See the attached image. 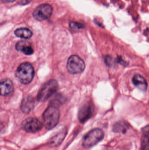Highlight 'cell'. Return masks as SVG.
I'll list each match as a JSON object with an SVG mask.
<instances>
[{
  "mask_svg": "<svg viewBox=\"0 0 149 150\" xmlns=\"http://www.w3.org/2000/svg\"><path fill=\"white\" fill-rule=\"evenodd\" d=\"M32 0H17L16 1L18 4L20 5H25L30 3Z\"/></svg>",
  "mask_w": 149,
  "mask_h": 150,
  "instance_id": "obj_20",
  "label": "cell"
},
{
  "mask_svg": "<svg viewBox=\"0 0 149 150\" xmlns=\"http://www.w3.org/2000/svg\"><path fill=\"white\" fill-rule=\"evenodd\" d=\"M65 101V99L61 96H57V97L53 100L51 105L57 107V106L61 105Z\"/></svg>",
  "mask_w": 149,
  "mask_h": 150,
  "instance_id": "obj_18",
  "label": "cell"
},
{
  "mask_svg": "<svg viewBox=\"0 0 149 150\" xmlns=\"http://www.w3.org/2000/svg\"><path fill=\"white\" fill-rule=\"evenodd\" d=\"M17 0H1V2L4 3H10L16 1Z\"/></svg>",
  "mask_w": 149,
  "mask_h": 150,
  "instance_id": "obj_22",
  "label": "cell"
},
{
  "mask_svg": "<svg viewBox=\"0 0 149 150\" xmlns=\"http://www.w3.org/2000/svg\"><path fill=\"white\" fill-rule=\"evenodd\" d=\"M67 132V130L65 128L57 131L48 140V144L52 147H57L60 145L66 137Z\"/></svg>",
  "mask_w": 149,
  "mask_h": 150,
  "instance_id": "obj_9",
  "label": "cell"
},
{
  "mask_svg": "<svg viewBox=\"0 0 149 150\" xmlns=\"http://www.w3.org/2000/svg\"><path fill=\"white\" fill-rule=\"evenodd\" d=\"M104 132L99 128H95L90 130L83 138L82 146L88 148L96 145L104 138Z\"/></svg>",
  "mask_w": 149,
  "mask_h": 150,
  "instance_id": "obj_3",
  "label": "cell"
},
{
  "mask_svg": "<svg viewBox=\"0 0 149 150\" xmlns=\"http://www.w3.org/2000/svg\"><path fill=\"white\" fill-rule=\"evenodd\" d=\"M69 27L72 30L74 31H77L81 29H83L84 28L83 24L80 23L78 22H71L69 23Z\"/></svg>",
  "mask_w": 149,
  "mask_h": 150,
  "instance_id": "obj_17",
  "label": "cell"
},
{
  "mask_svg": "<svg viewBox=\"0 0 149 150\" xmlns=\"http://www.w3.org/2000/svg\"><path fill=\"white\" fill-rule=\"evenodd\" d=\"M60 118V111L58 107L50 105L43 112V126L48 130H52L59 123Z\"/></svg>",
  "mask_w": 149,
  "mask_h": 150,
  "instance_id": "obj_1",
  "label": "cell"
},
{
  "mask_svg": "<svg viewBox=\"0 0 149 150\" xmlns=\"http://www.w3.org/2000/svg\"><path fill=\"white\" fill-rule=\"evenodd\" d=\"M85 68V64L80 57L73 55L69 57L67 60L66 69L71 74H78L82 73Z\"/></svg>",
  "mask_w": 149,
  "mask_h": 150,
  "instance_id": "obj_5",
  "label": "cell"
},
{
  "mask_svg": "<svg viewBox=\"0 0 149 150\" xmlns=\"http://www.w3.org/2000/svg\"><path fill=\"white\" fill-rule=\"evenodd\" d=\"M14 90L13 83L9 79H5L0 81V95L9 96L13 93Z\"/></svg>",
  "mask_w": 149,
  "mask_h": 150,
  "instance_id": "obj_10",
  "label": "cell"
},
{
  "mask_svg": "<svg viewBox=\"0 0 149 150\" xmlns=\"http://www.w3.org/2000/svg\"><path fill=\"white\" fill-rule=\"evenodd\" d=\"M21 127L27 133H36L42 129L43 124L37 118L29 117L24 120Z\"/></svg>",
  "mask_w": 149,
  "mask_h": 150,
  "instance_id": "obj_7",
  "label": "cell"
},
{
  "mask_svg": "<svg viewBox=\"0 0 149 150\" xmlns=\"http://www.w3.org/2000/svg\"><path fill=\"white\" fill-rule=\"evenodd\" d=\"M58 88L56 80H51L44 84L38 93L37 99L39 102H44L48 100L55 93Z\"/></svg>",
  "mask_w": 149,
  "mask_h": 150,
  "instance_id": "obj_4",
  "label": "cell"
},
{
  "mask_svg": "<svg viewBox=\"0 0 149 150\" xmlns=\"http://www.w3.org/2000/svg\"><path fill=\"white\" fill-rule=\"evenodd\" d=\"M35 72L33 65L28 62L20 64L16 70L15 77L20 83L28 84L33 80Z\"/></svg>",
  "mask_w": 149,
  "mask_h": 150,
  "instance_id": "obj_2",
  "label": "cell"
},
{
  "mask_svg": "<svg viewBox=\"0 0 149 150\" xmlns=\"http://www.w3.org/2000/svg\"><path fill=\"white\" fill-rule=\"evenodd\" d=\"M15 35L18 37L23 39H28L33 36V32L31 30L26 28H20L15 31Z\"/></svg>",
  "mask_w": 149,
  "mask_h": 150,
  "instance_id": "obj_15",
  "label": "cell"
},
{
  "mask_svg": "<svg viewBox=\"0 0 149 150\" xmlns=\"http://www.w3.org/2000/svg\"><path fill=\"white\" fill-rule=\"evenodd\" d=\"M53 8L49 4L40 5L33 12V18L38 21H43L49 19L53 13Z\"/></svg>",
  "mask_w": 149,
  "mask_h": 150,
  "instance_id": "obj_6",
  "label": "cell"
},
{
  "mask_svg": "<svg viewBox=\"0 0 149 150\" xmlns=\"http://www.w3.org/2000/svg\"><path fill=\"white\" fill-rule=\"evenodd\" d=\"M117 61H118V62H119V63L123 65H126V62L123 60V58H117Z\"/></svg>",
  "mask_w": 149,
  "mask_h": 150,
  "instance_id": "obj_21",
  "label": "cell"
},
{
  "mask_svg": "<svg viewBox=\"0 0 149 150\" xmlns=\"http://www.w3.org/2000/svg\"><path fill=\"white\" fill-rule=\"evenodd\" d=\"M143 135L142 139V150H149V127H145L143 129Z\"/></svg>",
  "mask_w": 149,
  "mask_h": 150,
  "instance_id": "obj_16",
  "label": "cell"
},
{
  "mask_svg": "<svg viewBox=\"0 0 149 150\" xmlns=\"http://www.w3.org/2000/svg\"><path fill=\"white\" fill-rule=\"evenodd\" d=\"M128 124L123 121H120L114 124L113 128V131L116 133H125L128 130Z\"/></svg>",
  "mask_w": 149,
  "mask_h": 150,
  "instance_id": "obj_14",
  "label": "cell"
},
{
  "mask_svg": "<svg viewBox=\"0 0 149 150\" xmlns=\"http://www.w3.org/2000/svg\"><path fill=\"white\" fill-rule=\"evenodd\" d=\"M93 107L89 103L84 105L80 109L78 118L80 122L83 123L86 122L93 116L94 113Z\"/></svg>",
  "mask_w": 149,
  "mask_h": 150,
  "instance_id": "obj_8",
  "label": "cell"
},
{
  "mask_svg": "<svg viewBox=\"0 0 149 150\" xmlns=\"http://www.w3.org/2000/svg\"><path fill=\"white\" fill-rule=\"evenodd\" d=\"M35 104V101L31 96H27L24 98L21 105V110L25 114H28L33 109Z\"/></svg>",
  "mask_w": 149,
  "mask_h": 150,
  "instance_id": "obj_12",
  "label": "cell"
},
{
  "mask_svg": "<svg viewBox=\"0 0 149 150\" xmlns=\"http://www.w3.org/2000/svg\"><path fill=\"white\" fill-rule=\"evenodd\" d=\"M15 48L18 51H21L27 55H32L34 53V50L31 43L27 41L22 40L17 42Z\"/></svg>",
  "mask_w": 149,
  "mask_h": 150,
  "instance_id": "obj_11",
  "label": "cell"
},
{
  "mask_svg": "<svg viewBox=\"0 0 149 150\" xmlns=\"http://www.w3.org/2000/svg\"><path fill=\"white\" fill-rule=\"evenodd\" d=\"M132 82L133 85L143 92H145L147 88V83L145 79L140 75L137 74L133 77Z\"/></svg>",
  "mask_w": 149,
  "mask_h": 150,
  "instance_id": "obj_13",
  "label": "cell"
},
{
  "mask_svg": "<svg viewBox=\"0 0 149 150\" xmlns=\"http://www.w3.org/2000/svg\"><path fill=\"white\" fill-rule=\"evenodd\" d=\"M105 62L106 65L109 67L113 66L115 64V62L114 59L113 58V57L110 56L109 55H107L105 57Z\"/></svg>",
  "mask_w": 149,
  "mask_h": 150,
  "instance_id": "obj_19",
  "label": "cell"
}]
</instances>
